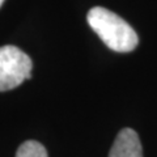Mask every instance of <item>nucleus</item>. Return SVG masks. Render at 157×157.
<instances>
[{
    "mask_svg": "<svg viewBox=\"0 0 157 157\" xmlns=\"http://www.w3.org/2000/svg\"><path fill=\"white\" fill-rule=\"evenodd\" d=\"M88 24L105 45L117 52H130L139 43V37L128 22L104 7L88 12Z\"/></svg>",
    "mask_w": 157,
    "mask_h": 157,
    "instance_id": "1",
    "label": "nucleus"
},
{
    "mask_svg": "<svg viewBox=\"0 0 157 157\" xmlns=\"http://www.w3.org/2000/svg\"><path fill=\"white\" fill-rule=\"evenodd\" d=\"M32 59L16 46L0 47V92L11 90L32 77Z\"/></svg>",
    "mask_w": 157,
    "mask_h": 157,
    "instance_id": "2",
    "label": "nucleus"
},
{
    "mask_svg": "<svg viewBox=\"0 0 157 157\" xmlns=\"http://www.w3.org/2000/svg\"><path fill=\"white\" fill-rule=\"evenodd\" d=\"M109 157H143V148L136 131L132 128L119 131L110 149Z\"/></svg>",
    "mask_w": 157,
    "mask_h": 157,
    "instance_id": "3",
    "label": "nucleus"
},
{
    "mask_svg": "<svg viewBox=\"0 0 157 157\" xmlns=\"http://www.w3.org/2000/svg\"><path fill=\"white\" fill-rule=\"evenodd\" d=\"M16 157H48L47 151L41 143L36 140H28L20 145Z\"/></svg>",
    "mask_w": 157,
    "mask_h": 157,
    "instance_id": "4",
    "label": "nucleus"
},
{
    "mask_svg": "<svg viewBox=\"0 0 157 157\" xmlns=\"http://www.w3.org/2000/svg\"><path fill=\"white\" fill-rule=\"evenodd\" d=\"M4 3V0H0V7H2V4Z\"/></svg>",
    "mask_w": 157,
    "mask_h": 157,
    "instance_id": "5",
    "label": "nucleus"
}]
</instances>
